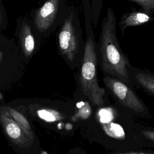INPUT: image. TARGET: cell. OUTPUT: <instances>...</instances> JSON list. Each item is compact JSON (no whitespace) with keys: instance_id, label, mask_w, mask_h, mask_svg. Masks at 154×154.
<instances>
[{"instance_id":"1","label":"cell","mask_w":154,"mask_h":154,"mask_svg":"<svg viewBox=\"0 0 154 154\" xmlns=\"http://www.w3.org/2000/svg\"><path fill=\"white\" fill-rule=\"evenodd\" d=\"M116 24L114 10L107 7L102 19L100 32L96 44L97 60L102 70L107 75L129 84V69L132 66L119 43Z\"/></svg>"},{"instance_id":"2","label":"cell","mask_w":154,"mask_h":154,"mask_svg":"<svg viewBox=\"0 0 154 154\" xmlns=\"http://www.w3.org/2000/svg\"><path fill=\"white\" fill-rule=\"evenodd\" d=\"M83 11L86 35L79 75L80 86L83 94L89 99L91 103L100 107L104 104L105 90L99 86L97 81V43L93 31L91 11L90 8H85Z\"/></svg>"},{"instance_id":"3","label":"cell","mask_w":154,"mask_h":154,"mask_svg":"<svg viewBox=\"0 0 154 154\" xmlns=\"http://www.w3.org/2000/svg\"><path fill=\"white\" fill-rule=\"evenodd\" d=\"M57 45L60 54L72 69L81 64L85 40L80 19L76 8L69 5L66 15L58 28Z\"/></svg>"},{"instance_id":"4","label":"cell","mask_w":154,"mask_h":154,"mask_svg":"<svg viewBox=\"0 0 154 154\" xmlns=\"http://www.w3.org/2000/svg\"><path fill=\"white\" fill-rule=\"evenodd\" d=\"M69 6L66 0H46L42 5L31 11L29 18L42 40L49 37L60 27Z\"/></svg>"},{"instance_id":"5","label":"cell","mask_w":154,"mask_h":154,"mask_svg":"<svg viewBox=\"0 0 154 154\" xmlns=\"http://www.w3.org/2000/svg\"><path fill=\"white\" fill-rule=\"evenodd\" d=\"M26 63L14 38L0 49V91H7L23 75Z\"/></svg>"},{"instance_id":"6","label":"cell","mask_w":154,"mask_h":154,"mask_svg":"<svg viewBox=\"0 0 154 154\" xmlns=\"http://www.w3.org/2000/svg\"><path fill=\"white\" fill-rule=\"evenodd\" d=\"M14 39L26 64L38 51L43 40L27 16H20L17 18Z\"/></svg>"},{"instance_id":"7","label":"cell","mask_w":154,"mask_h":154,"mask_svg":"<svg viewBox=\"0 0 154 154\" xmlns=\"http://www.w3.org/2000/svg\"><path fill=\"white\" fill-rule=\"evenodd\" d=\"M103 82L122 105L137 113L146 112V106L127 84L109 75L103 78Z\"/></svg>"},{"instance_id":"8","label":"cell","mask_w":154,"mask_h":154,"mask_svg":"<svg viewBox=\"0 0 154 154\" xmlns=\"http://www.w3.org/2000/svg\"><path fill=\"white\" fill-rule=\"evenodd\" d=\"M0 125L13 147L22 149L24 153L28 152L32 147H36V140L30 138L15 121L1 109Z\"/></svg>"},{"instance_id":"9","label":"cell","mask_w":154,"mask_h":154,"mask_svg":"<svg viewBox=\"0 0 154 154\" xmlns=\"http://www.w3.org/2000/svg\"><path fill=\"white\" fill-rule=\"evenodd\" d=\"M152 21H154L153 15L142 10H135L124 13L118 23V26L123 35L128 28L143 25Z\"/></svg>"},{"instance_id":"10","label":"cell","mask_w":154,"mask_h":154,"mask_svg":"<svg viewBox=\"0 0 154 154\" xmlns=\"http://www.w3.org/2000/svg\"><path fill=\"white\" fill-rule=\"evenodd\" d=\"M129 74L138 85L154 96V73L147 70L138 69L131 66Z\"/></svg>"},{"instance_id":"11","label":"cell","mask_w":154,"mask_h":154,"mask_svg":"<svg viewBox=\"0 0 154 154\" xmlns=\"http://www.w3.org/2000/svg\"><path fill=\"white\" fill-rule=\"evenodd\" d=\"M0 109L15 121L30 138L34 140H37L30 123L22 113L9 106H1Z\"/></svg>"},{"instance_id":"12","label":"cell","mask_w":154,"mask_h":154,"mask_svg":"<svg viewBox=\"0 0 154 154\" xmlns=\"http://www.w3.org/2000/svg\"><path fill=\"white\" fill-rule=\"evenodd\" d=\"M104 0H90L91 16L94 28L97 26Z\"/></svg>"},{"instance_id":"13","label":"cell","mask_w":154,"mask_h":154,"mask_svg":"<svg viewBox=\"0 0 154 154\" xmlns=\"http://www.w3.org/2000/svg\"><path fill=\"white\" fill-rule=\"evenodd\" d=\"M137 4L143 11L154 16V0H128Z\"/></svg>"},{"instance_id":"14","label":"cell","mask_w":154,"mask_h":154,"mask_svg":"<svg viewBox=\"0 0 154 154\" xmlns=\"http://www.w3.org/2000/svg\"><path fill=\"white\" fill-rule=\"evenodd\" d=\"M8 25L9 22L7 10L3 4L2 1L0 0V31L7 29Z\"/></svg>"},{"instance_id":"15","label":"cell","mask_w":154,"mask_h":154,"mask_svg":"<svg viewBox=\"0 0 154 154\" xmlns=\"http://www.w3.org/2000/svg\"><path fill=\"white\" fill-rule=\"evenodd\" d=\"M141 133L146 138L154 143V131L144 129L142 130Z\"/></svg>"},{"instance_id":"16","label":"cell","mask_w":154,"mask_h":154,"mask_svg":"<svg viewBox=\"0 0 154 154\" xmlns=\"http://www.w3.org/2000/svg\"><path fill=\"white\" fill-rule=\"evenodd\" d=\"M9 37L5 35L1 31H0V49L7 43L9 39Z\"/></svg>"},{"instance_id":"17","label":"cell","mask_w":154,"mask_h":154,"mask_svg":"<svg viewBox=\"0 0 154 154\" xmlns=\"http://www.w3.org/2000/svg\"><path fill=\"white\" fill-rule=\"evenodd\" d=\"M64 154H84V152L81 149L75 147L70 150L67 153Z\"/></svg>"},{"instance_id":"18","label":"cell","mask_w":154,"mask_h":154,"mask_svg":"<svg viewBox=\"0 0 154 154\" xmlns=\"http://www.w3.org/2000/svg\"><path fill=\"white\" fill-rule=\"evenodd\" d=\"M112 154H147V153H137V152H125V153H113Z\"/></svg>"}]
</instances>
